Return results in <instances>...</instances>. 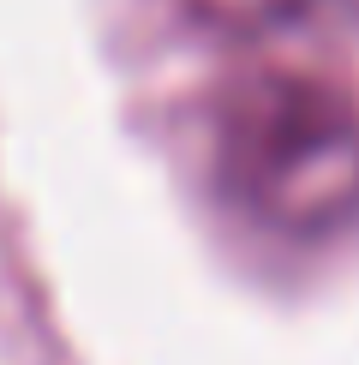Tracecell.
<instances>
[{
  "instance_id": "6da1fadb",
  "label": "cell",
  "mask_w": 359,
  "mask_h": 365,
  "mask_svg": "<svg viewBox=\"0 0 359 365\" xmlns=\"http://www.w3.org/2000/svg\"><path fill=\"white\" fill-rule=\"evenodd\" d=\"M216 197L276 240H329L359 222V108L299 72L239 78L209 132Z\"/></svg>"
},
{
  "instance_id": "7a4b0ae2",
  "label": "cell",
  "mask_w": 359,
  "mask_h": 365,
  "mask_svg": "<svg viewBox=\"0 0 359 365\" xmlns=\"http://www.w3.org/2000/svg\"><path fill=\"white\" fill-rule=\"evenodd\" d=\"M204 6L246 36H269V30H306L329 12H341L348 0H204Z\"/></svg>"
}]
</instances>
